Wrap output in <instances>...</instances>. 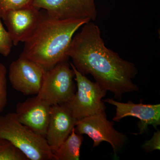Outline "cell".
<instances>
[{"mask_svg": "<svg viewBox=\"0 0 160 160\" xmlns=\"http://www.w3.org/2000/svg\"><path fill=\"white\" fill-rule=\"evenodd\" d=\"M69 63L74 72L77 90L66 104L73 116L79 120L106 111V106L102 99L106 96L107 91L78 71L72 63Z\"/></svg>", "mask_w": 160, "mask_h": 160, "instance_id": "5", "label": "cell"}, {"mask_svg": "<svg viewBox=\"0 0 160 160\" xmlns=\"http://www.w3.org/2000/svg\"><path fill=\"white\" fill-rule=\"evenodd\" d=\"M75 131L79 134L88 135L93 141V148L103 142L109 143L116 158L128 141L127 136L115 129L113 122L107 119L106 111L78 120Z\"/></svg>", "mask_w": 160, "mask_h": 160, "instance_id": "6", "label": "cell"}, {"mask_svg": "<svg viewBox=\"0 0 160 160\" xmlns=\"http://www.w3.org/2000/svg\"><path fill=\"white\" fill-rule=\"evenodd\" d=\"M86 20H61L41 10L38 22L24 42L20 56L40 65L46 70L68 61V52L76 32Z\"/></svg>", "mask_w": 160, "mask_h": 160, "instance_id": "2", "label": "cell"}, {"mask_svg": "<svg viewBox=\"0 0 160 160\" xmlns=\"http://www.w3.org/2000/svg\"><path fill=\"white\" fill-rule=\"evenodd\" d=\"M0 160H29L8 140L0 138Z\"/></svg>", "mask_w": 160, "mask_h": 160, "instance_id": "14", "label": "cell"}, {"mask_svg": "<svg viewBox=\"0 0 160 160\" xmlns=\"http://www.w3.org/2000/svg\"><path fill=\"white\" fill-rule=\"evenodd\" d=\"M32 6L61 20H95L94 0H33Z\"/></svg>", "mask_w": 160, "mask_h": 160, "instance_id": "8", "label": "cell"}, {"mask_svg": "<svg viewBox=\"0 0 160 160\" xmlns=\"http://www.w3.org/2000/svg\"><path fill=\"white\" fill-rule=\"evenodd\" d=\"M0 18V54L7 57L11 52L13 46L9 32L4 28Z\"/></svg>", "mask_w": 160, "mask_h": 160, "instance_id": "17", "label": "cell"}, {"mask_svg": "<svg viewBox=\"0 0 160 160\" xmlns=\"http://www.w3.org/2000/svg\"><path fill=\"white\" fill-rule=\"evenodd\" d=\"M41 9L32 5L9 12L3 21L14 46L24 42L37 25Z\"/></svg>", "mask_w": 160, "mask_h": 160, "instance_id": "12", "label": "cell"}, {"mask_svg": "<svg viewBox=\"0 0 160 160\" xmlns=\"http://www.w3.org/2000/svg\"><path fill=\"white\" fill-rule=\"evenodd\" d=\"M78 121L66 104L51 106L45 138L53 153L71 133Z\"/></svg>", "mask_w": 160, "mask_h": 160, "instance_id": "11", "label": "cell"}, {"mask_svg": "<svg viewBox=\"0 0 160 160\" xmlns=\"http://www.w3.org/2000/svg\"><path fill=\"white\" fill-rule=\"evenodd\" d=\"M33 0H0V18L4 20L9 12L31 6Z\"/></svg>", "mask_w": 160, "mask_h": 160, "instance_id": "15", "label": "cell"}, {"mask_svg": "<svg viewBox=\"0 0 160 160\" xmlns=\"http://www.w3.org/2000/svg\"><path fill=\"white\" fill-rule=\"evenodd\" d=\"M7 69L0 63V113L5 109L7 104Z\"/></svg>", "mask_w": 160, "mask_h": 160, "instance_id": "16", "label": "cell"}, {"mask_svg": "<svg viewBox=\"0 0 160 160\" xmlns=\"http://www.w3.org/2000/svg\"><path fill=\"white\" fill-rule=\"evenodd\" d=\"M103 101L116 107V114L112 121L119 122L123 118L127 117L137 118L140 120L138 124L139 132L134 134L147 132L149 125H152L156 129L160 125V104H135L132 101L124 103L111 98H107Z\"/></svg>", "mask_w": 160, "mask_h": 160, "instance_id": "9", "label": "cell"}, {"mask_svg": "<svg viewBox=\"0 0 160 160\" xmlns=\"http://www.w3.org/2000/svg\"><path fill=\"white\" fill-rule=\"evenodd\" d=\"M83 26L73 36L68 52L76 69L84 75L91 74L96 82L112 92L118 101L125 93L139 92L132 82L138 73L135 64L106 48L99 28L94 23Z\"/></svg>", "mask_w": 160, "mask_h": 160, "instance_id": "1", "label": "cell"}, {"mask_svg": "<svg viewBox=\"0 0 160 160\" xmlns=\"http://www.w3.org/2000/svg\"><path fill=\"white\" fill-rule=\"evenodd\" d=\"M51 107L36 95L18 103L15 113L20 122L45 138Z\"/></svg>", "mask_w": 160, "mask_h": 160, "instance_id": "10", "label": "cell"}, {"mask_svg": "<svg viewBox=\"0 0 160 160\" xmlns=\"http://www.w3.org/2000/svg\"><path fill=\"white\" fill-rule=\"evenodd\" d=\"M144 151L147 152H152L154 150L160 149V131L157 129L153 133L152 138L147 140L142 146Z\"/></svg>", "mask_w": 160, "mask_h": 160, "instance_id": "18", "label": "cell"}, {"mask_svg": "<svg viewBox=\"0 0 160 160\" xmlns=\"http://www.w3.org/2000/svg\"><path fill=\"white\" fill-rule=\"evenodd\" d=\"M84 140L82 135L72 129L70 135L53 153L54 160H79Z\"/></svg>", "mask_w": 160, "mask_h": 160, "instance_id": "13", "label": "cell"}, {"mask_svg": "<svg viewBox=\"0 0 160 160\" xmlns=\"http://www.w3.org/2000/svg\"><path fill=\"white\" fill-rule=\"evenodd\" d=\"M75 74L68 61L46 70L37 96L50 106L66 104L76 91Z\"/></svg>", "mask_w": 160, "mask_h": 160, "instance_id": "4", "label": "cell"}, {"mask_svg": "<svg viewBox=\"0 0 160 160\" xmlns=\"http://www.w3.org/2000/svg\"><path fill=\"white\" fill-rule=\"evenodd\" d=\"M0 138L9 141L29 160H54L46 138L20 122L15 112L0 116Z\"/></svg>", "mask_w": 160, "mask_h": 160, "instance_id": "3", "label": "cell"}, {"mask_svg": "<svg viewBox=\"0 0 160 160\" xmlns=\"http://www.w3.org/2000/svg\"><path fill=\"white\" fill-rule=\"evenodd\" d=\"M46 71L40 65L20 56L9 66V82L13 89L23 94L37 95Z\"/></svg>", "mask_w": 160, "mask_h": 160, "instance_id": "7", "label": "cell"}]
</instances>
